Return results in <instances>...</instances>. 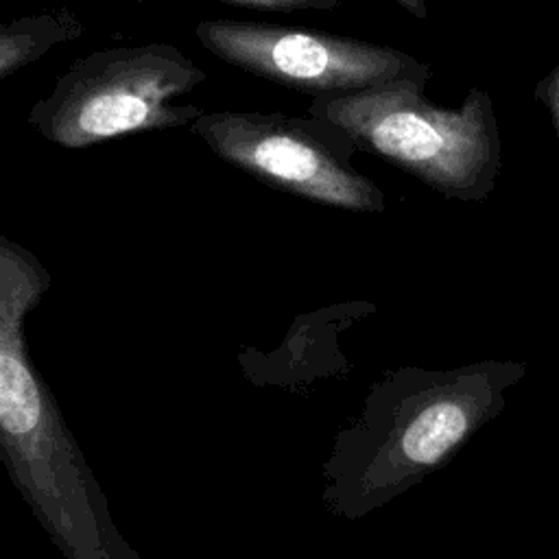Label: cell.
Wrapping results in <instances>:
<instances>
[{
  "label": "cell",
  "instance_id": "cell-1",
  "mask_svg": "<svg viewBox=\"0 0 559 559\" xmlns=\"http://www.w3.org/2000/svg\"><path fill=\"white\" fill-rule=\"evenodd\" d=\"M50 284L35 253L0 236L2 465L63 559H142L118 531L103 485L28 352L26 317Z\"/></svg>",
  "mask_w": 559,
  "mask_h": 559
},
{
  "label": "cell",
  "instance_id": "cell-2",
  "mask_svg": "<svg viewBox=\"0 0 559 559\" xmlns=\"http://www.w3.org/2000/svg\"><path fill=\"white\" fill-rule=\"evenodd\" d=\"M524 373L518 360L386 371L321 465L325 509L358 522L411 491L502 413Z\"/></svg>",
  "mask_w": 559,
  "mask_h": 559
},
{
  "label": "cell",
  "instance_id": "cell-3",
  "mask_svg": "<svg viewBox=\"0 0 559 559\" xmlns=\"http://www.w3.org/2000/svg\"><path fill=\"white\" fill-rule=\"evenodd\" d=\"M428 79H397L345 96L312 98L308 114L334 124L356 148L456 201H485L502 166L491 96L472 87L456 109L432 105Z\"/></svg>",
  "mask_w": 559,
  "mask_h": 559
},
{
  "label": "cell",
  "instance_id": "cell-4",
  "mask_svg": "<svg viewBox=\"0 0 559 559\" xmlns=\"http://www.w3.org/2000/svg\"><path fill=\"white\" fill-rule=\"evenodd\" d=\"M207 74L164 41L114 46L76 59L48 96L28 109V124L61 148L192 124L205 111L173 100Z\"/></svg>",
  "mask_w": 559,
  "mask_h": 559
},
{
  "label": "cell",
  "instance_id": "cell-5",
  "mask_svg": "<svg viewBox=\"0 0 559 559\" xmlns=\"http://www.w3.org/2000/svg\"><path fill=\"white\" fill-rule=\"evenodd\" d=\"M190 129L223 162L269 188L349 210L384 212V192L354 164V144L330 122L282 111H212Z\"/></svg>",
  "mask_w": 559,
  "mask_h": 559
},
{
  "label": "cell",
  "instance_id": "cell-6",
  "mask_svg": "<svg viewBox=\"0 0 559 559\" xmlns=\"http://www.w3.org/2000/svg\"><path fill=\"white\" fill-rule=\"evenodd\" d=\"M205 50L258 79L319 96H345L397 79H430V66L373 41L253 20H205Z\"/></svg>",
  "mask_w": 559,
  "mask_h": 559
},
{
  "label": "cell",
  "instance_id": "cell-7",
  "mask_svg": "<svg viewBox=\"0 0 559 559\" xmlns=\"http://www.w3.org/2000/svg\"><path fill=\"white\" fill-rule=\"evenodd\" d=\"M83 22L70 9L24 15L0 28V79L37 61L50 48L81 37Z\"/></svg>",
  "mask_w": 559,
  "mask_h": 559
},
{
  "label": "cell",
  "instance_id": "cell-8",
  "mask_svg": "<svg viewBox=\"0 0 559 559\" xmlns=\"http://www.w3.org/2000/svg\"><path fill=\"white\" fill-rule=\"evenodd\" d=\"M234 4L251 7V9H266V11H332L341 7V0H227Z\"/></svg>",
  "mask_w": 559,
  "mask_h": 559
},
{
  "label": "cell",
  "instance_id": "cell-9",
  "mask_svg": "<svg viewBox=\"0 0 559 559\" xmlns=\"http://www.w3.org/2000/svg\"><path fill=\"white\" fill-rule=\"evenodd\" d=\"M535 98L546 107L555 138H557V148H559V61L555 68L537 83L535 87Z\"/></svg>",
  "mask_w": 559,
  "mask_h": 559
},
{
  "label": "cell",
  "instance_id": "cell-10",
  "mask_svg": "<svg viewBox=\"0 0 559 559\" xmlns=\"http://www.w3.org/2000/svg\"><path fill=\"white\" fill-rule=\"evenodd\" d=\"M397 7L408 11L415 17H426V0H393Z\"/></svg>",
  "mask_w": 559,
  "mask_h": 559
}]
</instances>
